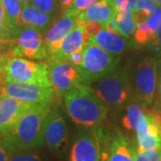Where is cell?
I'll return each instance as SVG.
<instances>
[{
	"label": "cell",
	"mask_w": 161,
	"mask_h": 161,
	"mask_svg": "<svg viewBox=\"0 0 161 161\" xmlns=\"http://www.w3.org/2000/svg\"><path fill=\"white\" fill-rule=\"evenodd\" d=\"M99 161H106V159H105V158H104V156L102 153H101V156H100V160Z\"/></svg>",
	"instance_id": "39"
},
{
	"label": "cell",
	"mask_w": 161,
	"mask_h": 161,
	"mask_svg": "<svg viewBox=\"0 0 161 161\" xmlns=\"http://www.w3.org/2000/svg\"><path fill=\"white\" fill-rule=\"evenodd\" d=\"M14 147L0 134V161H9Z\"/></svg>",
	"instance_id": "29"
},
{
	"label": "cell",
	"mask_w": 161,
	"mask_h": 161,
	"mask_svg": "<svg viewBox=\"0 0 161 161\" xmlns=\"http://www.w3.org/2000/svg\"><path fill=\"white\" fill-rule=\"evenodd\" d=\"M132 153L134 161H161V149L143 152H138L132 150Z\"/></svg>",
	"instance_id": "26"
},
{
	"label": "cell",
	"mask_w": 161,
	"mask_h": 161,
	"mask_svg": "<svg viewBox=\"0 0 161 161\" xmlns=\"http://www.w3.org/2000/svg\"><path fill=\"white\" fill-rule=\"evenodd\" d=\"M80 20V14H74L64 10L62 15L48 30L46 37L44 38L45 43L50 53L58 49L65 36L74 29Z\"/></svg>",
	"instance_id": "14"
},
{
	"label": "cell",
	"mask_w": 161,
	"mask_h": 161,
	"mask_svg": "<svg viewBox=\"0 0 161 161\" xmlns=\"http://www.w3.org/2000/svg\"><path fill=\"white\" fill-rule=\"evenodd\" d=\"M144 113V108L138 104H131L127 107L126 113L124 116L122 124L127 130H136L139 121Z\"/></svg>",
	"instance_id": "21"
},
{
	"label": "cell",
	"mask_w": 161,
	"mask_h": 161,
	"mask_svg": "<svg viewBox=\"0 0 161 161\" xmlns=\"http://www.w3.org/2000/svg\"><path fill=\"white\" fill-rule=\"evenodd\" d=\"M82 54V62L78 68L82 83L87 85L111 74L119 63L118 58L91 42H87Z\"/></svg>",
	"instance_id": "3"
},
{
	"label": "cell",
	"mask_w": 161,
	"mask_h": 161,
	"mask_svg": "<svg viewBox=\"0 0 161 161\" xmlns=\"http://www.w3.org/2000/svg\"><path fill=\"white\" fill-rule=\"evenodd\" d=\"M157 67L155 58H146L139 64L135 75L136 95L142 103L148 106L152 103L157 87Z\"/></svg>",
	"instance_id": "10"
},
{
	"label": "cell",
	"mask_w": 161,
	"mask_h": 161,
	"mask_svg": "<svg viewBox=\"0 0 161 161\" xmlns=\"http://www.w3.org/2000/svg\"><path fill=\"white\" fill-rule=\"evenodd\" d=\"M146 22L149 26V29H150L151 34L155 38L156 32L161 24V6L157 8V10L147 19Z\"/></svg>",
	"instance_id": "30"
},
{
	"label": "cell",
	"mask_w": 161,
	"mask_h": 161,
	"mask_svg": "<svg viewBox=\"0 0 161 161\" xmlns=\"http://www.w3.org/2000/svg\"><path fill=\"white\" fill-rule=\"evenodd\" d=\"M115 11L113 4L106 0H100L89 6L86 10L80 13V19L84 22H98L105 26L113 17H115Z\"/></svg>",
	"instance_id": "17"
},
{
	"label": "cell",
	"mask_w": 161,
	"mask_h": 161,
	"mask_svg": "<svg viewBox=\"0 0 161 161\" xmlns=\"http://www.w3.org/2000/svg\"><path fill=\"white\" fill-rule=\"evenodd\" d=\"M18 1H19V3L22 5V6H26V5L30 4V2H31V0H18Z\"/></svg>",
	"instance_id": "38"
},
{
	"label": "cell",
	"mask_w": 161,
	"mask_h": 161,
	"mask_svg": "<svg viewBox=\"0 0 161 161\" xmlns=\"http://www.w3.org/2000/svg\"><path fill=\"white\" fill-rule=\"evenodd\" d=\"M50 23V15L40 11L34 6L28 4L22 6L21 14L18 19V26L31 27L43 31Z\"/></svg>",
	"instance_id": "16"
},
{
	"label": "cell",
	"mask_w": 161,
	"mask_h": 161,
	"mask_svg": "<svg viewBox=\"0 0 161 161\" xmlns=\"http://www.w3.org/2000/svg\"><path fill=\"white\" fill-rule=\"evenodd\" d=\"M157 8L158 5L153 0H137L136 7L133 11L137 24L142 22H146Z\"/></svg>",
	"instance_id": "22"
},
{
	"label": "cell",
	"mask_w": 161,
	"mask_h": 161,
	"mask_svg": "<svg viewBox=\"0 0 161 161\" xmlns=\"http://www.w3.org/2000/svg\"><path fill=\"white\" fill-rule=\"evenodd\" d=\"M102 154L106 161H134L132 149L120 132H116L111 140L109 151Z\"/></svg>",
	"instance_id": "18"
},
{
	"label": "cell",
	"mask_w": 161,
	"mask_h": 161,
	"mask_svg": "<svg viewBox=\"0 0 161 161\" xmlns=\"http://www.w3.org/2000/svg\"><path fill=\"white\" fill-rule=\"evenodd\" d=\"M88 42L94 43L113 56L120 55L128 48V42L117 33L102 30L94 37H89Z\"/></svg>",
	"instance_id": "15"
},
{
	"label": "cell",
	"mask_w": 161,
	"mask_h": 161,
	"mask_svg": "<svg viewBox=\"0 0 161 161\" xmlns=\"http://www.w3.org/2000/svg\"><path fill=\"white\" fill-rule=\"evenodd\" d=\"M67 113L77 125L96 128L105 119L107 108L89 85L80 83L64 95Z\"/></svg>",
	"instance_id": "1"
},
{
	"label": "cell",
	"mask_w": 161,
	"mask_h": 161,
	"mask_svg": "<svg viewBox=\"0 0 161 161\" xmlns=\"http://www.w3.org/2000/svg\"><path fill=\"white\" fill-rule=\"evenodd\" d=\"M53 102L31 105L16 122L11 131L3 135L17 149L34 150L43 145V126Z\"/></svg>",
	"instance_id": "2"
},
{
	"label": "cell",
	"mask_w": 161,
	"mask_h": 161,
	"mask_svg": "<svg viewBox=\"0 0 161 161\" xmlns=\"http://www.w3.org/2000/svg\"><path fill=\"white\" fill-rule=\"evenodd\" d=\"M60 1V4H61V6L64 7V8H66L68 7L70 4L73 2V0H59Z\"/></svg>",
	"instance_id": "37"
},
{
	"label": "cell",
	"mask_w": 161,
	"mask_h": 161,
	"mask_svg": "<svg viewBox=\"0 0 161 161\" xmlns=\"http://www.w3.org/2000/svg\"><path fill=\"white\" fill-rule=\"evenodd\" d=\"M1 2L9 27L18 32L20 30V27L18 26V19L22 10V5L18 0H1Z\"/></svg>",
	"instance_id": "20"
},
{
	"label": "cell",
	"mask_w": 161,
	"mask_h": 161,
	"mask_svg": "<svg viewBox=\"0 0 161 161\" xmlns=\"http://www.w3.org/2000/svg\"><path fill=\"white\" fill-rule=\"evenodd\" d=\"M68 132L61 110L52 106L45 118L43 126V142L56 153H60L65 149Z\"/></svg>",
	"instance_id": "9"
},
{
	"label": "cell",
	"mask_w": 161,
	"mask_h": 161,
	"mask_svg": "<svg viewBox=\"0 0 161 161\" xmlns=\"http://www.w3.org/2000/svg\"><path fill=\"white\" fill-rule=\"evenodd\" d=\"M12 57L9 55L8 52H6L4 54L0 55V86L5 80V76H6V68L8 61L10 60Z\"/></svg>",
	"instance_id": "32"
},
{
	"label": "cell",
	"mask_w": 161,
	"mask_h": 161,
	"mask_svg": "<svg viewBox=\"0 0 161 161\" xmlns=\"http://www.w3.org/2000/svg\"><path fill=\"white\" fill-rule=\"evenodd\" d=\"M85 28L89 37H94L104 30V26L98 22H85Z\"/></svg>",
	"instance_id": "33"
},
{
	"label": "cell",
	"mask_w": 161,
	"mask_h": 161,
	"mask_svg": "<svg viewBox=\"0 0 161 161\" xmlns=\"http://www.w3.org/2000/svg\"><path fill=\"white\" fill-rule=\"evenodd\" d=\"M17 31L12 30L6 22V14L0 0V40H13L14 36L17 34Z\"/></svg>",
	"instance_id": "24"
},
{
	"label": "cell",
	"mask_w": 161,
	"mask_h": 161,
	"mask_svg": "<svg viewBox=\"0 0 161 161\" xmlns=\"http://www.w3.org/2000/svg\"><path fill=\"white\" fill-rule=\"evenodd\" d=\"M31 106L0 92V134L6 135L10 132Z\"/></svg>",
	"instance_id": "11"
},
{
	"label": "cell",
	"mask_w": 161,
	"mask_h": 161,
	"mask_svg": "<svg viewBox=\"0 0 161 161\" xmlns=\"http://www.w3.org/2000/svg\"><path fill=\"white\" fill-rule=\"evenodd\" d=\"M152 42H153V45L154 46L161 48V24L160 26L158 27V31H157V32H156L155 39H154V40Z\"/></svg>",
	"instance_id": "35"
},
{
	"label": "cell",
	"mask_w": 161,
	"mask_h": 161,
	"mask_svg": "<svg viewBox=\"0 0 161 161\" xmlns=\"http://www.w3.org/2000/svg\"><path fill=\"white\" fill-rule=\"evenodd\" d=\"M48 77L58 96L65 95L75 87L82 83L79 68L65 59L48 57L45 60Z\"/></svg>",
	"instance_id": "5"
},
{
	"label": "cell",
	"mask_w": 161,
	"mask_h": 161,
	"mask_svg": "<svg viewBox=\"0 0 161 161\" xmlns=\"http://www.w3.org/2000/svg\"><path fill=\"white\" fill-rule=\"evenodd\" d=\"M97 132H81L73 145L70 161L100 160V140Z\"/></svg>",
	"instance_id": "13"
},
{
	"label": "cell",
	"mask_w": 161,
	"mask_h": 161,
	"mask_svg": "<svg viewBox=\"0 0 161 161\" xmlns=\"http://www.w3.org/2000/svg\"><path fill=\"white\" fill-rule=\"evenodd\" d=\"M95 93L105 104L110 106L123 104L129 95V85L125 75L115 70L109 75L98 79Z\"/></svg>",
	"instance_id": "8"
},
{
	"label": "cell",
	"mask_w": 161,
	"mask_h": 161,
	"mask_svg": "<svg viewBox=\"0 0 161 161\" xmlns=\"http://www.w3.org/2000/svg\"><path fill=\"white\" fill-rule=\"evenodd\" d=\"M4 81H16L52 87L47 64L45 62L38 63L23 58H10L6 65Z\"/></svg>",
	"instance_id": "4"
},
{
	"label": "cell",
	"mask_w": 161,
	"mask_h": 161,
	"mask_svg": "<svg viewBox=\"0 0 161 161\" xmlns=\"http://www.w3.org/2000/svg\"><path fill=\"white\" fill-rule=\"evenodd\" d=\"M134 39L139 44H146L150 41L154 40V36L151 34L147 22H142L137 24L136 30L134 31Z\"/></svg>",
	"instance_id": "23"
},
{
	"label": "cell",
	"mask_w": 161,
	"mask_h": 161,
	"mask_svg": "<svg viewBox=\"0 0 161 161\" xmlns=\"http://www.w3.org/2000/svg\"><path fill=\"white\" fill-rule=\"evenodd\" d=\"M157 104L161 108V76L158 81V97H157Z\"/></svg>",
	"instance_id": "36"
},
{
	"label": "cell",
	"mask_w": 161,
	"mask_h": 161,
	"mask_svg": "<svg viewBox=\"0 0 161 161\" xmlns=\"http://www.w3.org/2000/svg\"><path fill=\"white\" fill-rule=\"evenodd\" d=\"M116 31L118 34L128 38L133 34L137 27L133 11H121L115 15Z\"/></svg>",
	"instance_id": "19"
},
{
	"label": "cell",
	"mask_w": 161,
	"mask_h": 161,
	"mask_svg": "<svg viewBox=\"0 0 161 161\" xmlns=\"http://www.w3.org/2000/svg\"><path fill=\"white\" fill-rule=\"evenodd\" d=\"M32 6L47 14H52L57 8V0H31Z\"/></svg>",
	"instance_id": "28"
},
{
	"label": "cell",
	"mask_w": 161,
	"mask_h": 161,
	"mask_svg": "<svg viewBox=\"0 0 161 161\" xmlns=\"http://www.w3.org/2000/svg\"><path fill=\"white\" fill-rule=\"evenodd\" d=\"M89 40V34L85 28V22L80 20L74 29L65 36L58 49L50 53L49 57L67 60L70 56L82 51Z\"/></svg>",
	"instance_id": "12"
},
{
	"label": "cell",
	"mask_w": 161,
	"mask_h": 161,
	"mask_svg": "<svg viewBox=\"0 0 161 161\" xmlns=\"http://www.w3.org/2000/svg\"><path fill=\"white\" fill-rule=\"evenodd\" d=\"M8 53L12 58L25 57L36 60H46L50 55L41 31L31 27H25L19 33Z\"/></svg>",
	"instance_id": "6"
},
{
	"label": "cell",
	"mask_w": 161,
	"mask_h": 161,
	"mask_svg": "<svg viewBox=\"0 0 161 161\" xmlns=\"http://www.w3.org/2000/svg\"><path fill=\"white\" fill-rule=\"evenodd\" d=\"M106 1H108L110 4H113V2H114V0H106Z\"/></svg>",
	"instance_id": "40"
},
{
	"label": "cell",
	"mask_w": 161,
	"mask_h": 161,
	"mask_svg": "<svg viewBox=\"0 0 161 161\" xmlns=\"http://www.w3.org/2000/svg\"><path fill=\"white\" fill-rule=\"evenodd\" d=\"M137 0H114L113 6L117 13L121 11H134Z\"/></svg>",
	"instance_id": "31"
},
{
	"label": "cell",
	"mask_w": 161,
	"mask_h": 161,
	"mask_svg": "<svg viewBox=\"0 0 161 161\" xmlns=\"http://www.w3.org/2000/svg\"><path fill=\"white\" fill-rule=\"evenodd\" d=\"M0 92L29 105L54 102L58 96L52 87H44L16 81H4Z\"/></svg>",
	"instance_id": "7"
},
{
	"label": "cell",
	"mask_w": 161,
	"mask_h": 161,
	"mask_svg": "<svg viewBox=\"0 0 161 161\" xmlns=\"http://www.w3.org/2000/svg\"><path fill=\"white\" fill-rule=\"evenodd\" d=\"M82 58H83L82 51H80L73 54L72 56H70L67 60H68L72 64H74L75 66L79 67L80 64H81V62H82Z\"/></svg>",
	"instance_id": "34"
},
{
	"label": "cell",
	"mask_w": 161,
	"mask_h": 161,
	"mask_svg": "<svg viewBox=\"0 0 161 161\" xmlns=\"http://www.w3.org/2000/svg\"><path fill=\"white\" fill-rule=\"evenodd\" d=\"M100 0H73L68 7L65 8V11L71 12L74 14H80L86 10L89 6L97 3Z\"/></svg>",
	"instance_id": "27"
},
{
	"label": "cell",
	"mask_w": 161,
	"mask_h": 161,
	"mask_svg": "<svg viewBox=\"0 0 161 161\" xmlns=\"http://www.w3.org/2000/svg\"><path fill=\"white\" fill-rule=\"evenodd\" d=\"M31 150L14 148L9 161H42L38 154Z\"/></svg>",
	"instance_id": "25"
},
{
	"label": "cell",
	"mask_w": 161,
	"mask_h": 161,
	"mask_svg": "<svg viewBox=\"0 0 161 161\" xmlns=\"http://www.w3.org/2000/svg\"><path fill=\"white\" fill-rule=\"evenodd\" d=\"M153 1H155V2H156V1H158V0H153Z\"/></svg>",
	"instance_id": "41"
}]
</instances>
